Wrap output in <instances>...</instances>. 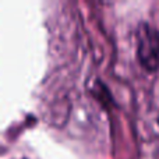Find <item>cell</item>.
Returning a JSON list of instances; mask_svg holds the SVG:
<instances>
[{"label":"cell","instance_id":"cell-1","mask_svg":"<svg viewBox=\"0 0 159 159\" xmlns=\"http://www.w3.org/2000/svg\"><path fill=\"white\" fill-rule=\"evenodd\" d=\"M137 59L147 71L159 70V31L147 22L137 30Z\"/></svg>","mask_w":159,"mask_h":159},{"label":"cell","instance_id":"cell-2","mask_svg":"<svg viewBox=\"0 0 159 159\" xmlns=\"http://www.w3.org/2000/svg\"><path fill=\"white\" fill-rule=\"evenodd\" d=\"M158 123H159V116H158Z\"/></svg>","mask_w":159,"mask_h":159}]
</instances>
